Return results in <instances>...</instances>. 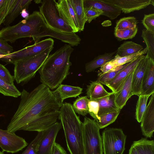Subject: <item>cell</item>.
<instances>
[{
    "label": "cell",
    "mask_w": 154,
    "mask_h": 154,
    "mask_svg": "<svg viewBox=\"0 0 154 154\" xmlns=\"http://www.w3.org/2000/svg\"><path fill=\"white\" fill-rule=\"evenodd\" d=\"M60 107L47 86L41 84L30 92L23 89L7 130L13 133L20 130L43 132L57 122Z\"/></svg>",
    "instance_id": "6da1fadb"
},
{
    "label": "cell",
    "mask_w": 154,
    "mask_h": 154,
    "mask_svg": "<svg viewBox=\"0 0 154 154\" xmlns=\"http://www.w3.org/2000/svg\"><path fill=\"white\" fill-rule=\"evenodd\" d=\"M73 50L70 45L65 44L49 55L38 70L42 84L51 90L61 84L69 74L70 57Z\"/></svg>",
    "instance_id": "7a4b0ae2"
},
{
    "label": "cell",
    "mask_w": 154,
    "mask_h": 154,
    "mask_svg": "<svg viewBox=\"0 0 154 154\" xmlns=\"http://www.w3.org/2000/svg\"><path fill=\"white\" fill-rule=\"evenodd\" d=\"M58 118L60 121L68 150L70 154H85L83 122L70 103H63Z\"/></svg>",
    "instance_id": "3957f363"
},
{
    "label": "cell",
    "mask_w": 154,
    "mask_h": 154,
    "mask_svg": "<svg viewBox=\"0 0 154 154\" xmlns=\"http://www.w3.org/2000/svg\"><path fill=\"white\" fill-rule=\"evenodd\" d=\"M45 23L39 11H35L28 17L13 26L0 30V38L11 43L21 38L31 37L34 40Z\"/></svg>",
    "instance_id": "277c9868"
},
{
    "label": "cell",
    "mask_w": 154,
    "mask_h": 154,
    "mask_svg": "<svg viewBox=\"0 0 154 154\" xmlns=\"http://www.w3.org/2000/svg\"><path fill=\"white\" fill-rule=\"evenodd\" d=\"M53 48L51 47L35 56L14 62L13 76L16 83L23 85L34 78Z\"/></svg>",
    "instance_id": "5b68a950"
},
{
    "label": "cell",
    "mask_w": 154,
    "mask_h": 154,
    "mask_svg": "<svg viewBox=\"0 0 154 154\" xmlns=\"http://www.w3.org/2000/svg\"><path fill=\"white\" fill-rule=\"evenodd\" d=\"M85 154H103L100 129L94 119L84 118L83 122Z\"/></svg>",
    "instance_id": "8992f818"
},
{
    "label": "cell",
    "mask_w": 154,
    "mask_h": 154,
    "mask_svg": "<svg viewBox=\"0 0 154 154\" xmlns=\"http://www.w3.org/2000/svg\"><path fill=\"white\" fill-rule=\"evenodd\" d=\"M103 154H123L126 136L121 128H107L102 133Z\"/></svg>",
    "instance_id": "52a82bcc"
},
{
    "label": "cell",
    "mask_w": 154,
    "mask_h": 154,
    "mask_svg": "<svg viewBox=\"0 0 154 154\" xmlns=\"http://www.w3.org/2000/svg\"><path fill=\"white\" fill-rule=\"evenodd\" d=\"M55 0H43L39 7V12L47 24L51 28L62 32L71 33L72 28L60 17Z\"/></svg>",
    "instance_id": "ba28073f"
},
{
    "label": "cell",
    "mask_w": 154,
    "mask_h": 154,
    "mask_svg": "<svg viewBox=\"0 0 154 154\" xmlns=\"http://www.w3.org/2000/svg\"><path fill=\"white\" fill-rule=\"evenodd\" d=\"M54 40L48 38L35 43L19 50L12 52L0 59L8 63H12L17 61L35 56L47 49L53 46Z\"/></svg>",
    "instance_id": "9c48e42d"
},
{
    "label": "cell",
    "mask_w": 154,
    "mask_h": 154,
    "mask_svg": "<svg viewBox=\"0 0 154 154\" xmlns=\"http://www.w3.org/2000/svg\"><path fill=\"white\" fill-rule=\"evenodd\" d=\"M28 144L24 139L15 133L0 129V147L3 152L15 153L22 150Z\"/></svg>",
    "instance_id": "30bf717a"
},
{
    "label": "cell",
    "mask_w": 154,
    "mask_h": 154,
    "mask_svg": "<svg viewBox=\"0 0 154 154\" xmlns=\"http://www.w3.org/2000/svg\"><path fill=\"white\" fill-rule=\"evenodd\" d=\"M46 36L59 39L69 44L71 46H77L81 40L80 37L75 33H66L56 30L50 27L45 23L41 27L38 34L34 41L35 43L38 42L42 38Z\"/></svg>",
    "instance_id": "8fae6325"
},
{
    "label": "cell",
    "mask_w": 154,
    "mask_h": 154,
    "mask_svg": "<svg viewBox=\"0 0 154 154\" xmlns=\"http://www.w3.org/2000/svg\"><path fill=\"white\" fill-rule=\"evenodd\" d=\"M62 127L60 122H57L43 131L38 146L37 154H52L56 138Z\"/></svg>",
    "instance_id": "7c38bea8"
},
{
    "label": "cell",
    "mask_w": 154,
    "mask_h": 154,
    "mask_svg": "<svg viewBox=\"0 0 154 154\" xmlns=\"http://www.w3.org/2000/svg\"><path fill=\"white\" fill-rule=\"evenodd\" d=\"M56 5L60 16L72 29L73 32L79 31V27L74 11L69 0H59Z\"/></svg>",
    "instance_id": "4fadbf2b"
},
{
    "label": "cell",
    "mask_w": 154,
    "mask_h": 154,
    "mask_svg": "<svg viewBox=\"0 0 154 154\" xmlns=\"http://www.w3.org/2000/svg\"><path fill=\"white\" fill-rule=\"evenodd\" d=\"M119 8L125 14L146 8L150 5L154 6V0H101Z\"/></svg>",
    "instance_id": "5bb4252c"
},
{
    "label": "cell",
    "mask_w": 154,
    "mask_h": 154,
    "mask_svg": "<svg viewBox=\"0 0 154 154\" xmlns=\"http://www.w3.org/2000/svg\"><path fill=\"white\" fill-rule=\"evenodd\" d=\"M140 122L143 135L146 138L152 137L154 131V93L151 95Z\"/></svg>",
    "instance_id": "9a60e30c"
},
{
    "label": "cell",
    "mask_w": 154,
    "mask_h": 154,
    "mask_svg": "<svg viewBox=\"0 0 154 154\" xmlns=\"http://www.w3.org/2000/svg\"><path fill=\"white\" fill-rule=\"evenodd\" d=\"M134 69L128 75L116 92L114 93L115 103L120 110L132 96L131 82Z\"/></svg>",
    "instance_id": "2e32d148"
},
{
    "label": "cell",
    "mask_w": 154,
    "mask_h": 154,
    "mask_svg": "<svg viewBox=\"0 0 154 154\" xmlns=\"http://www.w3.org/2000/svg\"><path fill=\"white\" fill-rule=\"evenodd\" d=\"M149 58L143 55L134 68L132 79V94L139 96L141 91L142 82Z\"/></svg>",
    "instance_id": "e0dca14e"
},
{
    "label": "cell",
    "mask_w": 154,
    "mask_h": 154,
    "mask_svg": "<svg viewBox=\"0 0 154 154\" xmlns=\"http://www.w3.org/2000/svg\"><path fill=\"white\" fill-rule=\"evenodd\" d=\"M84 8L93 7L101 11L104 15L111 20H114L119 15L121 10L111 4L102 1L101 0H83Z\"/></svg>",
    "instance_id": "ac0fdd59"
},
{
    "label": "cell",
    "mask_w": 154,
    "mask_h": 154,
    "mask_svg": "<svg viewBox=\"0 0 154 154\" xmlns=\"http://www.w3.org/2000/svg\"><path fill=\"white\" fill-rule=\"evenodd\" d=\"M143 55L129 62L118 73L114 78L108 82L106 85L111 90L112 92L115 93L128 75L134 69Z\"/></svg>",
    "instance_id": "d6986e66"
},
{
    "label": "cell",
    "mask_w": 154,
    "mask_h": 154,
    "mask_svg": "<svg viewBox=\"0 0 154 154\" xmlns=\"http://www.w3.org/2000/svg\"><path fill=\"white\" fill-rule=\"evenodd\" d=\"M82 90L79 87L61 84L52 93L61 107L65 99L78 96L82 93Z\"/></svg>",
    "instance_id": "ffe728a7"
},
{
    "label": "cell",
    "mask_w": 154,
    "mask_h": 154,
    "mask_svg": "<svg viewBox=\"0 0 154 154\" xmlns=\"http://www.w3.org/2000/svg\"><path fill=\"white\" fill-rule=\"evenodd\" d=\"M154 93V60L149 58L143 77L140 95L152 94Z\"/></svg>",
    "instance_id": "44dd1931"
},
{
    "label": "cell",
    "mask_w": 154,
    "mask_h": 154,
    "mask_svg": "<svg viewBox=\"0 0 154 154\" xmlns=\"http://www.w3.org/2000/svg\"><path fill=\"white\" fill-rule=\"evenodd\" d=\"M112 93L107 92L97 80L91 82L87 86V96L90 100H97Z\"/></svg>",
    "instance_id": "7402d4cb"
},
{
    "label": "cell",
    "mask_w": 154,
    "mask_h": 154,
    "mask_svg": "<svg viewBox=\"0 0 154 154\" xmlns=\"http://www.w3.org/2000/svg\"><path fill=\"white\" fill-rule=\"evenodd\" d=\"M31 0H16L10 12L5 19L4 25L7 26L11 23L24 9H27Z\"/></svg>",
    "instance_id": "603a6c76"
},
{
    "label": "cell",
    "mask_w": 154,
    "mask_h": 154,
    "mask_svg": "<svg viewBox=\"0 0 154 154\" xmlns=\"http://www.w3.org/2000/svg\"><path fill=\"white\" fill-rule=\"evenodd\" d=\"M99 110L98 116L115 112H120L115 103V95L113 92L109 95L98 100Z\"/></svg>",
    "instance_id": "cb8c5ba5"
},
{
    "label": "cell",
    "mask_w": 154,
    "mask_h": 154,
    "mask_svg": "<svg viewBox=\"0 0 154 154\" xmlns=\"http://www.w3.org/2000/svg\"><path fill=\"white\" fill-rule=\"evenodd\" d=\"M116 51L99 55L95 57L93 60L86 63L85 65V71L89 72L95 70L96 69L101 67L106 63L112 60Z\"/></svg>",
    "instance_id": "d4e9b609"
},
{
    "label": "cell",
    "mask_w": 154,
    "mask_h": 154,
    "mask_svg": "<svg viewBox=\"0 0 154 154\" xmlns=\"http://www.w3.org/2000/svg\"><path fill=\"white\" fill-rule=\"evenodd\" d=\"M143 50V46L132 41H125L118 48L115 55L123 57L139 52Z\"/></svg>",
    "instance_id": "484cf974"
},
{
    "label": "cell",
    "mask_w": 154,
    "mask_h": 154,
    "mask_svg": "<svg viewBox=\"0 0 154 154\" xmlns=\"http://www.w3.org/2000/svg\"><path fill=\"white\" fill-rule=\"evenodd\" d=\"M76 16L79 27V32L83 31L86 21L85 19L83 0H69Z\"/></svg>",
    "instance_id": "4316f807"
},
{
    "label": "cell",
    "mask_w": 154,
    "mask_h": 154,
    "mask_svg": "<svg viewBox=\"0 0 154 154\" xmlns=\"http://www.w3.org/2000/svg\"><path fill=\"white\" fill-rule=\"evenodd\" d=\"M138 154H154V141L142 138L133 142L132 144Z\"/></svg>",
    "instance_id": "83f0119b"
},
{
    "label": "cell",
    "mask_w": 154,
    "mask_h": 154,
    "mask_svg": "<svg viewBox=\"0 0 154 154\" xmlns=\"http://www.w3.org/2000/svg\"><path fill=\"white\" fill-rule=\"evenodd\" d=\"M141 37L146 45L147 52L146 56L154 60V32L143 29Z\"/></svg>",
    "instance_id": "f1b7e54d"
},
{
    "label": "cell",
    "mask_w": 154,
    "mask_h": 154,
    "mask_svg": "<svg viewBox=\"0 0 154 154\" xmlns=\"http://www.w3.org/2000/svg\"><path fill=\"white\" fill-rule=\"evenodd\" d=\"M89 100L87 96L78 98L72 105L75 112L83 116H85L88 113V103Z\"/></svg>",
    "instance_id": "f546056e"
},
{
    "label": "cell",
    "mask_w": 154,
    "mask_h": 154,
    "mask_svg": "<svg viewBox=\"0 0 154 154\" xmlns=\"http://www.w3.org/2000/svg\"><path fill=\"white\" fill-rule=\"evenodd\" d=\"M0 93L4 96L17 98L20 96L21 92L14 84L9 83L0 78Z\"/></svg>",
    "instance_id": "4dcf8cb0"
},
{
    "label": "cell",
    "mask_w": 154,
    "mask_h": 154,
    "mask_svg": "<svg viewBox=\"0 0 154 154\" xmlns=\"http://www.w3.org/2000/svg\"><path fill=\"white\" fill-rule=\"evenodd\" d=\"M129 63L117 66L105 73H102L101 72L98 73L97 80L101 84L106 85L108 82L114 78L118 73L124 68Z\"/></svg>",
    "instance_id": "1f68e13d"
},
{
    "label": "cell",
    "mask_w": 154,
    "mask_h": 154,
    "mask_svg": "<svg viewBox=\"0 0 154 154\" xmlns=\"http://www.w3.org/2000/svg\"><path fill=\"white\" fill-rule=\"evenodd\" d=\"M147 52V50L146 47L139 52L129 55L120 57L118 55H115L114 58L111 61L116 66H118L132 61L139 57L144 55Z\"/></svg>",
    "instance_id": "d6a6232c"
},
{
    "label": "cell",
    "mask_w": 154,
    "mask_h": 154,
    "mask_svg": "<svg viewBox=\"0 0 154 154\" xmlns=\"http://www.w3.org/2000/svg\"><path fill=\"white\" fill-rule=\"evenodd\" d=\"M151 95H140L138 96L139 98L136 106L135 118L139 123L141 121L146 108L148 100Z\"/></svg>",
    "instance_id": "836d02e7"
},
{
    "label": "cell",
    "mask_w": 154,
    "mask_h": 154,
    "mask_svg": "<svg viewBox=\"0 0 154 154\" xmlns=\"http://www.w3.org/2000/svg\"><path fill=\"white\" fill-rule=\"evenodd\" d=\"M120 112H115L98 116L99 120L96 122L99 128H103L114 122Z\"/></svg>",
    "instance_id": "e575fe53"
},
{
    "label": "cell",
    "mask_w": 154,
    "mask_h": 154,
    "mask_svg": "<svg viewBox=\"0 0 154 154\" xmlns=\"http://www.w3.org/2000/svg\"><path fill=\"white\" fill-rule=\"evenodd\" d=\"M137 23V20L134 17H122L116 22L114 30L131 29L136 27Z\"/></svg>",
    "instance_id": "d590c367"
},
{
    "label": "cell",
    "mask_w": 154,
    "mask_h": 154,
    "mask_svg": "<svg viewBox=\"0 0 154 154\" xmlns=\"http://www.w3.org/2000/svg\"><path fill=\"white\" fill-rule=\"evenodd\" d=\"M137 31V26L128 29L114 30V35L120 41L131 39L135 36Z\"/></svg>",
    "instance_id": "8d00e7d4"
},
{
    "label": "cell",
    "mask_w": 154,
    "mask_h": 154,
    "mask_svg": "<svg viewBox=\"0 0 154 154\" xmlns=\"http://www.w3.org/2000/svg\"><path fill=\"white\" fill-rule=\"evenodd\" d=\"M43 132H38L35 138L21 154H37L38 146Z\"/></svg>",
    "instance_id": "74e56055"
},
{
    "label": "cell",
    "mask_w": 154,
    "mask_h": 154,
    "mask_svg": "<svg viewBox=\"0 0 154 154\" xmlns=\"http://www.w3.org/2000/svg\"><path fill=\"white\" fill-rule=\"evenodd\" d=\"M85 19L88 23H90L97 17L102 15L103 12L93 7L84 8Z\"/></svg>",
    "instance_id": "f35d334b"
},
{
    "label": "cell",
    "mask_w": 154,
    "mask_h": 154,
    "mask_svg": "<svg viewBox=\"0 0 154 154\" xmlns=\"http://www.w3.org/2000/svg\"><path fill=\"white\" fill-rule=\"evenodd\" d=\"M16 0H5L0 9V25L3 23L10 12Z\"/></svg>",
    "instance_id": "ab89813d"
},
{
    "label": "cell",
    "mask_w": 154,
    "mask_h": 154,
    "mask_svg": "<svg viewBox=\"0 0 154 154\" xmlns=\"http://www.w3.org/2000/svg\"><path fill=\"white\" fill-rule=\"evenodd\" d=\"M88 113L93 118L95 121L99 120L98 112L99 106L97 100H89L88 103Z\"/></svg>",
    "instance_id": "60d3db41"
},
{
    "label": "cell",
    "mask_w": 154,
    "mask_h": 154,
    "mask_svg": "<svg viewBox=\"0 0 154 154\" xmlns=\"http://www.w3.org/2000/svg\"><path fill=\"white\" fill-rule=\"evenodd\" d=\"M142 23L147 30L154 32V14H145Z\"/></svg>",
    "instance_id": "b9f144b4"
},
{
    "label": "cell",
    "mask_w": 154,
    "mask_h": 154,
    "mask_svg": "<svg viewBox=\"0 0 154 154\" xmlns=\"http://www.w3.org/2000/svg\"><path fill=\"white\" fill-rule=\"evenodd\" d=\"M0 78L7 82L14 84V77L8 70L3 65L0 63Z\"/></svg>",
    "instance_id": "7bdbcfd3"
},
{
    "label": "cell",
    "mask_w": 154,
    "mask_h": 154,
    "mask_svg": "<svg viewBox=\"0 0 154 154\" xmlns=\"http://www.w3.org/2000/svg\"><path fill=\"white\" fill-rule=\"evenodd\" d=\"M13 50V47L9 45L7 41L0 38V51L9 54L12 53Z\"/></svg>",
    "instance_id": "ee69618b"
},
{
    "label": "cell",
    "mask_w": 154,
    "mask_h": 154,
    "mask_svg": "<svg viewBox=\"0 0 154 154\" xmlns=\"http://www.w3.org/2000/svg\"><path fill=\"white\" fill-rule=\"evenodd\" d=\"M117 67L111 61H109L103 65L100 68L101 72L105 73L112 70Z\"/></svg>",
    "instance_id": "f6af8a7d"
},
{
    "label": "cell",
    "mask_w": 154,
    "mask_h": 154,
    "mask_svg": "<svg viewBox=\"0 0 154 154\" xmlns=\"http://www.w3.org/2000/svg\"><path fill=\"white\" fill-rule=\"evenodd\" d=\"M66 152L59 144L55 142L53 146L52 154H66Z\"/></svg>",
    "instance_id": "bcb514c9"
},
{
    "label": "cell",
    "mask_w": 154,
    "mask_h": 154,
    "mask_svg": "<svg viewBox=\"0 0 154 154\" xmlns=\"http://www.w3.org/2000/svg\"><path fill=\"white\" fill-rule=\"evenodd\" d=\"M128 154H138L135 147L131 145Z\"/></svg>",
    "instance_id": "7dc6e473"
},
{
    "label": "cell",
    "mask_w": 154,
    "mask_h": 154,
    "mask_svg": "<svg viewBox=\"0 0 154 154\" xmlns=\"http://www.w3.org/2000/svg\"><path fill=\"white\" fill-rule=\"evenodd\" d=\"M22 16L25 19L29 15V14L27 12L26 9H23L21 13Z\"/></svg>",
    "instance_id": "c3c4849f"
},
{
    "label": "cell",
    "mask_w": 154,
    "mask_h": 154,
    "mask_svg": "<svg viewBox=\"0 0 154 154\" xmlns=\"http://www.w3.org/2000/svg\"><path fill=\"white\" fill-rule=\"evenodd\" d=\"M5 0H0V9L1 8Z\"/></svg>",
    "instance_id": "681fc988"
},
{
    "label": "cell",
    "mask_w": 154,
    "mask_h": 154,
    "mask_svg": "<svg viewBox=\"0 0 154 154\" xmlns=\"http://www.w3.org/2000/svg\"><path fill=\"white\" fill-rule=\"evenodd\" d=\"M8 54L3 51H0V56H5V55H7Z\"/></svg>",
    "instance_id": "f907efd6"
},
{
    "label": "cell",
    "mask_w": 154,
    "mask_h": 154,
    "mask_svg": "<svg viewBox=\"0 0 154 154\" xmlns=\"http://www.w3.org/2000/svg\"><path fill=\"white\" fill-rule=\"evenodd\" d=\"M35 3L36 4H39L42 2V1L41 0H35L34 1Z\"/></svg>",
    "instance_id": "816d5d0a"
},
{
    "label": "cell",
    "mask_w": 154,
    "mask_h": 154,
    "mask_svg": "<svg viewBox=\"0 0 154 154\" xmlns=\"http://www.w3.org/2000/svg\"><path fill=\"white\" fill-rule=\"evenodd\" d=\"M0 154H4L3 152L0 151Z\"/></svg>",
    "instance_id": "f5cc1de1"
},
{
    "label": "cell",
    "mask_w": 154,
    "mask_h": 154,
    "mask_svg": "<svg viewBox=\"0 0 154 154\" xmlns=\"http://www.w3.org/2000/svg\"><path fill=\"white\" fill-rule=\"evenodd\" d=\"M4 56H0V59L3 57Z\"/></svg>",
    "instance_id": "db71d44e"
},
{
    "label": "cell",
    "mask_w": 154,
    "mask_h": 154,
    "mask_svg": "<svg viewBox=\"0 0 154 154\" xmlns=\"http://www.w3.org/2000/svg\"><path fill=\"white\" fill-rule=\"evenodd\" d=\"M66 154H67V153H66Z\"/></svg>",
    "instance_id": "11a10c76"
},
{
    "label": "cell",
    "mask_w": 154,
    "mask_h": 154,
    "mask_svg": "<svg viewBox=\"0 0 154 154\" xmlns=\"http://www.w3.org/2000/svg\"></svg>",
    "instance_id": "9f6ffc18"
}]
</instances>
